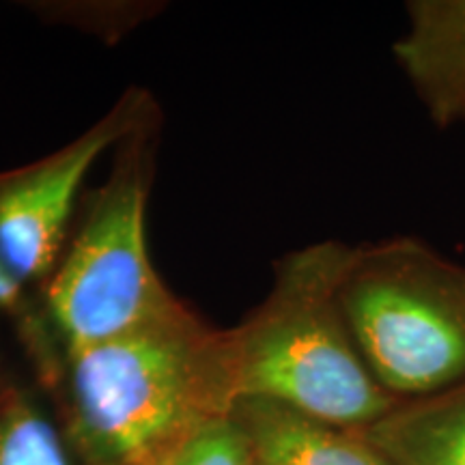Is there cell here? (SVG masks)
<instances>
[{"instance_id":"52a82bcc","label":"cell","mask_w":465,"mask_h":465,"mask_svg":"<svg viewBox=\"0 0 465 465\" xmlns=\"http://www.w3.org/2000/svg\"><path fill=\"white\" fill-rule=\"evenodd\" d=\"M394 54L441 124L465 114V0L410 5V31Z\"/></svg>"},{"instance_id":"3957f363","label":"cell","mask_w":465,"mask_h":465,"mask_svg":"<svg viewBox=\"0 0 465 465\" xmlns=\"http://www.w3.org/2000/svg\"><path fill=\"white\" fill-rule=\"evenodd\" d=\"M339 302L360 356L397 401L465 381V267L416 240L349 250Z\"/></svg>"},{"instance_id":"ba28073f","label":"cell","mask_w":465,"mask_h":465,"mask_svg":"<svg viewBox=\"0 0 465 465\" xmlns=\"http://www.w3.org/2000/svg\"><path fill=\"white\" fill-rule=\"evenodd\" d=\"M362 431L391 465H465V381L433 397L399 401Z\"/></svg>"},{"instance_id":"7a4b0ae2","label":"cell","mask_w":465,"mask_h":465,"mask_svg":"<svg viewBox=\"0 0 465 465\" xmlns=\"http://www.w3.org/2000/svg\"><path fill=\"white\" fill-rule=\"evenodd\" d=\"M349 250L323 242L278 265L267 300L224 332L232 407L265 401L345 429H366L399 403L360 356L339 302Z\"/></svg>"},{"instance_id":"30bf717a","label":"cell","mask_w":465,"mask_h":465,"mask_svg":"<svg viewBox=\"0 0 465 465\" xmlns=\"http://www.w3.org/2000/svg\"><path fill=\"white\" fill-rule=\"evenodd\" d=\"M158 465H257V461L248 435L229 414L194 429Z\"/></svg>"},{"instance_id":"277c9868","label":"cell","mask_w":465,"mask_h":465,"mask_svg":"<svg viewBox=\"0 0 465 465\" xmlns=\"http://www.w3.org/2000/svg\"><path fill=\"white\" fill-rule=\"evenodd\" d=\"M147 194L141 144H127L48 278L45 317L65 356L160 322L183 306L151 263Z\"/></svg>"},{"instance_id":"8fae6325","label":"cell","mask_w":465,"mask_h":465,"mask_svg":"<svg viewBox=\"0 0 465 465\" xmlns=\"http://www.w3.org/2000/svg\"><path fill=\"white\" fill-rule=\"evenodd\" d=\"M26 282L22 281L15 272L9 270V265L0 259V311L9 312V315L26 317V334L31 336V347L33 349H45L50 356V349L45 342L37 336V322L28 312V300L25 293Z\"/></svg>"},{"instance_id":"5b68a950","label":"cell","mask_w":465,"mask_h":465,"mask_svg":"<svg viewBox=\"0 0 465 465\" xmlns=\"http://www.w3.org/2000/svg\"><path fill=\"white\" fill-rule=\"evenodd\" d=\"M141 97H127L89 132L42 162L0 174V259L25 282L50 278L61 261L80 185L110 144L132 136Z\"/></svg>"},{"instance_id":"9c48e42d","label":"cell","mask_w":465,"mask_h":465,"mask_svg":"<svg viewBox=\"0 0 465 465\" xmlns=\"http://www.w3.org/2000/svg\"><path fill=\"white\" fill-rule=\"evenodd\" d=\"M0 465H69L54 424L14 386L0 388Z\"/></svg>"},{"instance_id":"6da1fadb","label":"cell","mask_w":465,"mask_h":465,"mask_svg":"<svg viewBox=\"0 0 465 465\" xmlns=\"http://www.w3.org/2000/svg\"><path fill=\"white\" fill-rule=\"evenodd\" d=\"M65 360L74 433L91 465H158L232 411L224 332L185 306Z\"/></svg>"},{"instance_id":"8992f818","label":"cell","mask_w":465,"mask_h":465,"mask_svg":"<svg viewBox=\"0 0 465 465\" xmlns=\"http://www.w3.org/2000/svg\"><path fill=\"white\" fill-rule=\"evenodd\" d=\"M231 416L257 465H391L362 429H345L265 401H240Z\"/></svg>"}]
</instances>
